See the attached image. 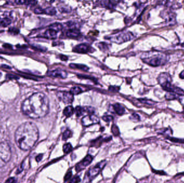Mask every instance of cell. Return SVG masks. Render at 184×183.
I'll return each instance as SVG.
<instances>
[{
  "label": "cell",
  "mask_w": 184,
  "mask_h": 183,
  "mask_svg": "<svg viewBox=\"0 0 184 183\" xmlns=\"http://www.w3.org/2000/svg\"><path fill=\"white\" fill-rule=\"evenodd\" d=\"M39 138V132L33 122H26L20 125L16 130L15 139L17 146L23 150L31 149Z\"/></svg>",
  "instance_id": "7a4b0ae2"
},
{
  "label": "cell",
  "mask_w": 184,
  "mask_h": 183,
  "mask_svg": "<svg viewBox=\"0 0 184 183\" xmlns=\"http://www.w3.org/2000/svg\"><path fill=\"white\" fill-rule=\"evenodd\" d=\"M112 131L113 134L115 136H118L120 134V131L118 128L115 125H113L112 126Z\"/></svg>",
  "instance_id": "484cf974"
},
{
  "label": "cell",
  "mask_w": 184,
  "mask_h": 183,
  "mask_svg": "<svg viewBox=\"0 0 184 183\" xmlns=\"http://www.w3.org/2000/svg\"><path fill=\"white\" fill-rule=\"evenodd\" d=\"M57 13L56 9L52 7H48L47 8L44 9V14L48 15H50V16H53L55 15Z\"/></svg>",
  "instance_id": "ffe728a7"
},
{
  "label": "cell",
  "mask_w": 184,
  "mask_h": 183,
  "mask_svg": "<svg viewBox=\"0 0 184 183\" xmlns=\"http://www.w3.org/2000/svg\"><path fill=\"white\" fill-rule=\"evenodd\" d=\"M73 95L71 92H58L57 94V96L60 100L62 101L63 103L65 104H70L72 103L74 100Z\"/></svg>",
  "instance_id": "52a82bcc"
},
{
  "label": "cell",
  "mask_w": 184,
  "mask_h": 183,
  "mask_svg": "<svg viewBox=\"0 0 184 183\" xmlns=\"http://www.w3.org/2000/svg\"><path fill=\"white\" fill-rule=\"evenodd\" d=\"M92 160H93V157L92 156L89 155L86 156L82 161L77 164V165L75 166V169L77 170V171L78 172L85 169L91 163Z\"/></svg>",
  "instance_id": "30bf717a"
},
{
  "label": "cell",
  "mask_w": 184,
  "mask_h": 183,
  "mask_svg": "<svg viewBox=\"0 0 184 183\" xmlns=\"http://www.w3.org/2000/svg\"><path fill=\"white\" fill-rule=\"evenodd\" d=\"M9 31L11 33L15 34H18V33H19V30H18V29H16V28H10V29H9Z\"/></svg>",
  "instance_id": "1f68e13d"
},
{
  "label": "cell",
  "mask_w": 184,
  "mask_h": 183,
  "mask_svg": "<svg viewBox=\"0 0 184 183\" xmlns=\"http://www.w3.org/2000/svg\"><path fill=\"white\" fill-rule=\"evenodd\" d=\"M102 119L106 122H110L113 120V117L109 115H105L104 116H102Z\"/></svg>",
  "instance_id": "83f0119b"
},
{
  "label": "cell",
  "mask_w": 184,
  "mask_h": 183,
  "mask_svg": "<svg viewBox=\"0 0 184 183\" xmlns=\"http://www.w3.org/2000/svg\"><path fill=\"white\" fill-rule=\"evenodd\" d=\"M101 4L103 7L107 8L113 9L114 8V5L110 0H101Z\"/></svg>",
  "instance_id": "d6986e66"
},
{
  "label": "cell",
  "mask_w": 184,
  "mask_h": 183,
  "mask_svg": "<svg viewBox=\"0 0 184 183\" xmlns=\"http://www.w3.org/2000/svg\"><path fill=\"white\" fill-rule=\"evenodd\" d=\"M70 67L73 69H79L84 71H88L89 70V68L88 67L81 64H71Z\"/></svg>",
  "instance_id": "ac0fdd59"
},
{
  "label": "cell",
  "mask_w": 184,
  "mask_h": 183,
  "mask_svg": "<svg viewBox=\"0 0 184 183\" xmlns=\"http://www.w3.org/2000/svg\"><path fill=\"white\" fill-rule=\"evenodd\" d=\"M144 61L151 66L157 67L164 64L166 60L163 56H155L150 59H146Z\"/></svg>",
  "instance_id": "9c48e42d"
},
{
  "label": "cell",
  "mask_w": 184,
  "mask_h": 183,
  "mask_svg": "<svg viewBox=\"0 0 184 183\" xmlns=\"http://www.w3.org/2000/svg\"><path fill=\"white\" fill-rule=\"evenodd\" d=\"M44 36L45 38L50 39H56L57 37V32L53 29H49V30L45 31L44 33Z\"/></svg>",
  "instance_id": "2e32d148"
},
{
  "label": "cell",
  "mask_w": 184,
  "mask_h": 183,
  "mask_svg": "<svg viewBox=\"0 0 184 183\" xmlns=\"http://www.w3.org/2000/svg\"><path fill=\"white\" fill-rule=\"evenodd\" d=\"M71 135H72L71 131L68 130H65L64 132V133H63L62 139H63V140L64 141H65V140H66L67 139L70 138V137L71 136Z\"/></svg>",
  "instance_id": "d4e9b609"
},
{
  "label": "cell",
  "mask_w": 184,
  "mask_h": 183,
  "mask_svg": "<svg viewBox=\"0 0 184 183\" xmlns=\"http://www.w3.org/2000/svg\"><path fill=\"white\" fill-rule=\"evenodd\" d=\"M72 171H68V172H67V173L65 175V181H66V180H68L69 179H70V178L71 177V176H72Z\"/></svg>",
  "instance_id": "4dcf8cb0"
},
{
  "label": "cell",
  "mask_w": 184,
  "mask_h": 183,
  "mask_svg": "<svg viewBox=\"0 0 184 183\" xmlns=\"http://www.w3.org/2000/svg\"><path fill=\"white\" fill-rule=\"evenodd\" d=\"M80 35V32L77 29H71L68 31L66 36L70 38H75Z\"/></svg>",
  "instance_id": "9a60e30c"
},
{
  "label": "cell",
  "mask_w": 184,
  "mask_h": 183,
  "mask_svg": "<svg viewBox=\"0 0 184 183\" xmlns=\"http://www.w3.org/2000/svg\"><path fill=\"white\" fill-rule=\"evenodd\" d=\"M50 28L53 29L54 30L58 32L63 29V25H61V24H60V23H56L51 24L50 26Z\"/></svg>",
  "instance_id": "44dd1931"
},
{
  "label": "cell",
  "mask_w": 184,
  "mask_h": 183,
  "mask_svg": "<svg viewBox=\"0 0 184 183\" xmlns=\"http://www.w3.org/2000/svg\"><path fill=\"white\" fill-rule=\"evenodd\" d=\"M42 157H43V155L42 154H40L38 156H37L36 157V161L38 162L39 161H40L42 160Z\"/></svg>",
  "instance_id": "8d00e7d4"
},
{
  "label": "cell",
  "mask_w": 184,
  "mask_h": 183,
  "mask_svg": "<svg viewBox=\"0 0 184 183\" xmlns=\"http://www.w3.org/2000/svg\"><path fill=\"white\" fill-rule=\"evenodd\" d=\"M79 182H80V178L78 176L73 178V179H72L71 181V183H78Z\"/></svg>",
  "instance_id": "836d02e7"
},
{
  "label": "cell",
  "mask_w": 184,
  "mask_h": 183,
  "mask_svg": "<svg viewBox=\"0 0 184 183\" xmlns=\"http://www.w3.org/2000/svg\"><path fill=\"white\" fill-rule=\"evenodd\" d=\"M94 112V109L91 107H81L80 106H78L74 109V112L77 116H83L85 113H87L88 114L93 113Z\"/></svg>",
  "instance_id": "8fae6325"
},
{
  "label": "cell",
  "mask_w": 184,
  "mask_h": 183,
  "mask_svg": "<svg viewBox=\"0 0 184 183\" xmlns=\"http://www.w3.org/2000/svg\"><path fill=\"white\" fill-rule=\"evenodd\" d=\"M11 20L8 18H5L0 20V26L3 27H7L11 24Z\"/></svg>",
  "instance_id": "7402d4cb"
},
{
  "label": "cell",
  "mask_w": 184,
  "mask_h": 183,
  "mask_svg": "<svg viewBox=\"0 0 184 183\" xmlns=\"http://www.w3.org/2000/svg\"><path fill=\"white\" fill-rule=\"evenodd\" d=\"M158 81L159 84L164 90L169 92H173L180 96L184 95V91L177 86L172 84V78L167 72H162L158 76Z\"/></svg>",
  "instance_id": "3957f363"
},
{
  "label": "cell",
  "mask_w": 184,
  "mask_h": 183,
  "mask_svg": "<svg viewBox=\"0 0 184 183\" xmlns=\"http://www.w3.org/2000/svg\"><path fill=\"white\" fill-rule=\"evenodd\" d=\"M183 46H184V43H183Z\"/></svg>",
  "instance_id": "ab89813d"
},
{
  "label": "cell",
  "mask_w": 184,
  "mask_h": 183,
  "mask_svg": "<svg viewBox=\"0 0 184 183\" xmlns=\"http://www.w3.org/2000/svg\"><path fill=\"white\" fill-rule=\"evenodd\" d=\"M37 3V0H26L25 4L29 6H35Z\"/></svg>",
  "instance_id": "f1b7e54d"
},
{
  "label": "cell",
  "mask_w": 184,
  "mask_h": 183,
  "mask_svg": "<svg viewBox=\"0 0 184 183\" xmlns=\"http://www.w3.org/2000/svg\"><path fill=\"white\" fill-rule=\"evenodd\" d=\"M22 111L25 115L32 119L44 117L49 111L48 97L43 93H35L24 100Z\"/></svg>",
  "instance_id": "6da1fadb"
},
{
  "label": "cell",
  "mask_w": 184,
  "mask_h": 183,
  "mask_svg": "<svg viewBox=\"0 0 184 183\" xmlns=\"http://www.w3.org/2000/svg\"><path fill=\"white\" fill-rule=\"evenodd\" d=\"M59 58L63 61H66V60H67V59H68L67 56L63 55V54H60L59 56Z\"/></svg>",
  "instance_id": "d590c367"
},
{
  "label": "cell",
  "mask_w": 184,
  "mask_h": 183,
  "mask_svg": "<svg viewBox=\"0 0 184 183\" xmlns=\"http://www.w3.org/2000/svg\"><path fill=\"white\" fill-rule=\"evenodd\" d=\"M26 0H15V2L17 3V4H25Z\"/></svg>",
  "instance_id": "e575fe53"
},
{
  "label": "cell",
  "mask_w": 184,
  "mask_h": 183,
  "mask_svg": "<svg viewBox=\"0 0 184 183\" xmlns=\"http://www.w3.org/2000/svg\"><path fill=\"white\" fill-rule=\"evenodd\" d=\"M120 88L117 86H110L109 88V90L112 92H117L119 90Z\"/></svg>",
  "instance_id": "d6a6232c"
},
{
  "label": "cell",
  "mask_w": 184,
  "mask_h": 183,
  "mask_svg": "<svg viewBox=\"0 0 184 183\" xmlns=\"http://www.w3.org/2000/svg\"><path fill=\"white\" fill-rule=\"evenodd\" d=\"M112 107L113 112H114L115 113H117L118 115H122L126 112L124 108L118 103L115 104L114 105H112Z\"/></svg>",
  "instance_id": "5bb4252c"
},
{
  "label": "cell",
  "mask_w": 184,
  "mask_h": 183,
  "mask_svg": "<svg viewBox=\"0 0 184 183\" xmlns=\"http://www.w3.org/2000/svg\"><path fill=\"white\" fill-rule=\"evenodd\" d=\"M130 119L132 121L135 122H138V121H139L140 120V116L138 114H137L136 113L132 114L130 116Z\"/></svg>",
  "instance_id": "4316f807"
},
{
  "label": "cell",
  "mask_w": 184,
  "mask_h": 183,
  "mask_svg": "<svg viewBox=\"0 0 184 183\" xmlns=\"http://www.w3.org/2000/svg\"><path fill=\"white\" fill-rule=\"evenodd\" d=\"M3 47H11V46H10V45H8V44H6V45H3Z\"/></svg>",
  "instance_id": "f35d334b"
},
{
  "label": "cell",
  "mask_w": 184,
  "mask_h": 183,
  "mask_svg": "<svg viewBox=\"0 0 184 183\" xmlns=\"http://www.w3.org/2000/svg\"><path fill=\"white\" fill-rule=\"evenodd\" d=\"M81 122L84 126H88L98 124L100 122V118L93 113L88 114L82 119Z\"/></svg>",
  "instance_id": "8992f818"
},
{
  "label": "cell",
  "mask_w": 184,
  "mask_h": 183,
  "mask_svg": "<svg viewBox=\"0 0 184 183\" xmlns=\"http://www.w3.org/2000/svg\"><path fill=\"white\" fill-rule=\"evenodd\" d=\"M179 76H180V78H181V79H184V70L181 72Z\"/></svg>",
  "instance_id": "74e56055"
},
{
  "label": "cell",
  "mask_w": 184,
  "mask_h": 183,
  "mask_svg": "<svg viewBox=\"0 0 184 183\" xmlns=\"http://www.w3.org/2000/svg\"><path fill=\"white\" fill-rule=\"evenodd\" d=\"M104 165H105V161L98 164L97 165H95L94 168L89 170V171L87 173V177L88 179H89V181L93 179V178H94L100 173L101 170L102 169Z\"/></svg>",
  "instance_id": "ba28073f"
},
{
  "label": "cell",
  "mask_w": 184,
  "mask_h": 183,
  "mask_svg": "<svg viewBox=\"0 0 184 183\" xmlns=\"http://www.w3.org/2000/svg\"><path fill=\"white\" fill-rule=\"evenodd\" d=\"M92 47H91L88 45L82 44L76 46L73 51L76 53H87L89 52H92Z\"/></svg>",
  "instance_id": "7c38bea8"
},
{
  "label": "cell",
  "mask_w": 184,
  "mask_h": 183,
  "mask_svg": "<svg viewBox=\"0 0 184 183\" xmlns=\"http://www.w3.org/2000/svg\"><path fill=\"white\" fill-rule=\"evenodd\" d=\"M134 38V34L130 32H128L126 33H121L117 36L112 37L110 38V40L118 44H121L131 40Z\"/></svg>",
  "instance_id": "5b68a950"
},
{
  "label": "cell",
  "mask_w": 184,
  "mask_h": 183,
  "mask_svg": "<svg viewBox=\"0 0 184 183\" xmlns=\"http://www.w3.org/2000/svg\"><path fill=\"white\" fill-rule=\"evenodd\" d=\"M48 75L53 78H65L67 77V73L66 71L62 70H56L50 71L48 73Z\"/></svg>",
  "instance_id": "4fadbf2b"
},
{
  "label": "cell",
  "mask_w": 184,
  "mask_h": 183,
  "mask_svg": "<svg viewBox=\"0 0 184 183\" xmlns=\"http://www.w3.org/2000/svg\"><path fill=\"white\" fill-rule=\"evenodd\" d=\"M11 150L8 143L3 142L0 143V168L3 167L10 160Z\"/></svg>",
  "instance_id": "277c9868"
},
{
  "label": "cell",
  "mask_w": 184,
  "mask_h": 183,
  "mask_svg": "<svg viewBox=\"0 0 184 183\" xmlns=\"http://www.w3.org/2000/svg\"><path fill=\"white\" fill-rule=\"evenodd\" d=\"M34 12L36 14H44V9H43L41 8L38 7V8H37L35 9Z\"/></svg>",
  "instance_id": "f546056e"
},
{
  "label": "cell",
  "mask_w": 184,
  "mask_h": 183,
  "mask_svg": "<svg viewBox=\"0 0 184 183\" xmlns=\"http://www.w3.org/2000/svg\"><path fill=\"white\" fill-rule=\"evenodd\" d=\"M72 146L70 143H66L63 146V151L65 154H68L70 153L72 151Z\"/></svg>",
  "instance_id": "603a6c76"
},
{
  "label": "cell",
  "mask_w": 184,
  "mask_h": 183,
  "mask_svg": "<svg viewBox=\"0 0 184 183\" xmlns=\"http://www.w3.org/2000/svg\"><path fill=\"white\" fill-rule=\"evenodd\" d=\"M82 89L78 87V86H74V87H73L72 89H71V91L70 92L72 94H80L81 92H82Z\"/></svg>",
  "instance_id": "cb8c5ba5"
},
{
  "label": "cell",
  "mask_w": 184,
  "mask_h": 183,
  "mask_svg": "<svg viewBox=\"0 0 184 183\" xmlns=\"http://www.w3.org/2000/svg\"><path fill=\"white\" fill-rule=\"evenodd\" d=\"M74 113V108H73L72 106H68L65 108L63 111V114H64L65 116L66 117L72 116Z\"/></svg>",
  "instance_id": "e0dca14e"
}]
</instances>
